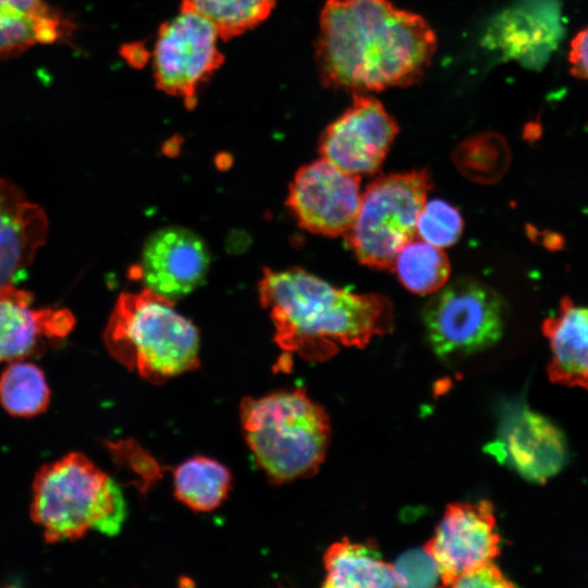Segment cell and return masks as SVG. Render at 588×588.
I'll use <instances>...</instances> for the list:
<instances>
[{"instance_id": "52a82bcc", "label": "cell", "mask_w": 588, "mask_h": 588, "mask_svg": "<svg viewBox=\"0 0 588 588\" xmlns=\"http://www.w3.org/2000/svg\"><path fill=\"white\" fill-rule=\"evenodd\" d=\"M505 318V303L500 294L471 278H461L441 287L421 311L427 341L442 359L493 346L503 334Z\"/></svg>"}, {"instance_id": "d4e9b609", "label": "cell", "mask_w": 588, "mask_h": 588, "mask_svg": "<svg viewBox=\"0 0 588 588\" xmlns=\"http://www.w3.org/2000/svg\"><path fill=\"white\" fill-rule=\"evenodd\" d=\"M392 566L396 587H432L440 580L438 565L425 548L403 553Z\"/></svg>"}, {"instance_id": "484cf974", "label": "cell", "mask_w": 588, "mask_h": 588, "mask_svg": "<svg viewBox=\"0 0 588 588\" xmlns=\"http://www.w3.org/2000/svg\"><path fill=\"white\" fill-rule=\"evenodd\" d=\"M501 569L493 563H487L469 573L458 577L452 587H471V588H507L513 587Z\"/></svg>"}, {"instance_id": "83f0119b", "label": "cell", "mask_w": 588, "mask_h": 588, "mask_svg": "<svg viewBox=\"0 0 588 588\" xmlns=\"http://www.w3.org/2000/svg\"><path fill=\"white\" fill-rule=\"evenodd\" d=\"M122 56L133 66H143L149 58L146 47L139 42L123 46Z\"/></svg>"}, {"instance_id": "603a6c76", "label": "cell", "mask_w": 588, "mask_h": 588, "mask_svg": "<svg viewBox=\"0 0 588 588\" xmlns=\"http://www.w3.org/2000/svg\"><path fill=\"white\" fill-rule=\"evenodd\" d=\"M453 161L469 180L493 183L501 179L507 169L510 149L499 134H477L461 143L454 150Z\"/></svg>"}, {"instance_id": "3957f363", "label": "cell", "mask_w": 588, "mask_h": 588, "mask_svg": "<svg viewBox=\"0 0 588 588\" xmlns=\"http://www.w3.org/2000/svg\"><path fill=\"white\" fill-rule=\"evenodd\" d=\"M110 355L143 379L161 384L199 366V332L174 301L147 287L121 293L107 322Z\"/></svg>"}, {"instance_id": "5b68a950", "label": "cell", "mask_w": 588, "mask_h": 588, "mask_svg": "<svg viewBox=\"0 0 588 588\" xmlns=\"http://www.w3.org/2000/svg\"><path fill=\"white\" fill-rule=\"evenodd\" d=\"M125 512L120 487L81 453L44 465L35 476L30 516L47 543L77 540L89 530L117 535Z\"/></svg>"}, {"instance_id": "2e32d148", "label": "cell", "mask_w": 588, "mask_h": 588, "mask_svg": "<svg viewBox=\"0 0 588 588\" xmlns=\"http://www.w3.org/2000/svg\"><path fill=\"white\" fill-rule=\"evenodd\" d=\"M542 332L551 350L549 379L588 390V306L562 297L558 313L543 320Z\"/></svg>"}, {"instance_id": "8992f818", "label": "cell", "mask_w": 588, "mask_h": 588, "mask_svg": "<svg viewBox=\"0 0 588 588\" xmlns=\"http://www.w3.org/2000/svg\"><path fill=\"white\" fill-rule=\"evenodd\" d=\"M430 188L426 170L381 175L367 185L344 235L360 264L393 268L400 250L416 236L417 218Z\"/></svg>"}, {"instance_id": "7402d4cb", "label": "cell", "mask_w": 588, "mask_h": 588, "mask_svg": "<svg viewBox=\"0 0 588 588\" xmlns=\"http://www.w3.org/2000/svg\"><path fill=\"white\" fill-rule=\"evenodd\" d=\"M181 7L206 19L220 39L229 40L266 21L275 0H182Z\"/></svg>"}, {"instance_id": "ac0fdd59", "label": "cell", "mask_w": 588, "mask_h": 588, "mask_svg": "<svg viewBox=\"0 0 588 588\" xmlns=\"http://www.w3.org/2000/svg\"><path fill=\"white\" fill-rule=\"evenodd\" d=\"M323 565L326 588L396 587L393 566L382 560L375 543L344 538L327 549Z\"/></svg>"}, {"instance_id": "9a60e30c", "label": "cell", "mask_w": 588, "mask_h": 588, "mask_svg": "<svg viewBox=\"0 0 588 588\" xmlns=\"http://www.w3.org/2000/svg\"><path fill=\"white\" fill-rule=\"evenodd\" d=\"M32 302L33 295L15 284L0 290V363L22 360L42 338L63 339L74 328L69 309H36Z\"/></svg>"}, {"instance_id": "e0dca14e", "label": "cell", "mask_w": 588, "mask_h": 588, "mask_svg": "<svg viewBox=\"0 0 588 588\" xmlns=\"http://www.w3.org/2000/svg\"><path fill=\"white\" fill-rule=\"evenodd\" d=\"M69 30V23L42 0H0V57L54 42Z\"/></svg>"}, {"instance_id": "ba28073f", "label": "cell", "mask_w": 588, "mask_h": 588, "mask_svg": "<svg viewBox=\"0 0 588 588\" xmlns=\"http://www.w3.org/2000/svg\"><path fill=\"white\" fill-rule=\"evenodd\" d=\"M216 28L193 10L181 7L179 14L159 27L152 51L157 88L194 109L201 87L224 61Z\"/></svg>"}, {"instance_id": "5bb4252c", "label": "cell", "mask_w": 588, "mask_h": 588, "mask_svg": "<svg viewBox=\"0 0 588 588\" xmlns=\"http://www.w3.org/2000/svg\"><path fill=\"white\" fill-rule=\"evenodd\" d=\"M48 234V218L10 181L0 177V290L14 285Z\"/></svg>"}, {"instance_id": "d6986e66", "label": "cell", "mask_w": 588, "mask_h": 588, "mask_svg": "<svg viewBox=\"0 0 588 588\" xmlns=\"http://www.w3.org/2000/svg\"><path fill=\"white\" fill-rule=\"evenodd\" d=\"M232 485L230 470L220 462L194 456L173 473L175 498L196 512H211L226 499Z\"/></svg>"}, {"instance_id": "8fae6325", "label": "cell", "mask_w": 588, "mask_h": 588, "mask_svg": "<svg viewBox=\"0 0 588 588\" xmlns=\"http://www.w3.org/2000/svg\"><path fill=\"white\" fill-rule=\"evenodd\" d=\"M493 506L489 501L452 503L424 546L436 561L442 585L452 586L500 554Z\"/></svg>"}, {"instance_id": "6da1fadb", "label": "cell", "mask_w": 588, "mask_h": 588, "mask_svg": "<svg viewBox=\"0 0 588 588\" xmlns=\"http://www.w3.org/2000/svg\"><path fill=\"white\" fill-rule=\"evenodd\" d=\"M436 47L428 22L389 0H328L315 59L326 86L368 94L418 82Z\"/></svg>"}, {"instance_id": "9c48e42d", "label": "cell", "mask_w": 588, "mask_h": 588, "mask_svg": "<svg viewBox=\"0 0 588 588\" xmlns=\"http://www.w3.org/2000/svg\"><path fill=\"white\" fill-rule=\"evenodd\" d=\"M399 126L383 105L369 94H353V101L322 132L320 157L357 176L379 170Z\"/></svg>"}, {"instance_id": "4fadbf2b", "label": "cell", "mask_w": 588, "mask_h": 588, "mask_svg": "<svg viewBox=\"0 0 588 588\" xmlns=\"http://www.w3.org/2000/svg\"><path fill=\"white\" fill-rule=\"evenodd\" d=\"M209 265V252L199 235L167 226L148 237L136 269L147 289L175 301L204 282Z\"/></svg>"}, {"instance_id": "7c38bea8", "label": "cell", "mask_w": 588, "mask_h": 588, "mask_svg": "<svg viewBox=\"0 0 588 588\" xmlns=\"http://www.w3.org/2000/svg\"><path fill=\"white\" fill-rule=\"evenodd\" d=\"M488 451L532 482H546L563 467L565 441L543 416L525 406L504 409L498 438Z\"/></svg>"}, {"instance_id": "30bf717a", "label": "cell", "mask_w": 588, "mask_h": 588, "mask_svg": "<svg viewBox=\"0 0 588 588\" xmlns=\"http://www.w3.org/2000/svg\"><path fill=\"white\" fill-rule=\"evenodd\" d=\"M360 199V176L320 157L297 170L286 205L304 230L336 237L344 236L352 226Z\"/></svg>"}, {"instance_id": "4316f807", "label": "cell", "mask_w": 588, "mask_h": 588, "mask_svg": "<svg viewBox=\"0 0 588 588\" xmlns=\"http://www.w3.org/2000/svg\"><path fill=\"white\" fill-rule=\"evenodd\" d=\"M568 61L572 74L588 82V27L572 39Z\"/></svg>"}, {"instance_id": "7a4b0ae2", "label": "cell", "mask_w": 588, "mask_h": 588, "mask_svg": "<svg viewBox=\"0 0 588 588\" xmlns=\"http://www.w3.org/2000/svg\"><path fill=\"white\" fill-rule=\"evenodd\" d=\"M258 293L278 346L308 362L324 360L340 346L364 347L393 327L384 296L338 289L298 267L265 269Z\"/></svg>"}, {"instance_id": "cb8c5ba5", "label": "cell", "mask_w": 588, "mask_h": 588, "mask_svg": "<svg viewBox=\"0 0 588 588\" xmlns=\"http://www.w3.org/2000/svg\"><path fill=\"white\" fill-rule=\"evenodd\" d=\"M463 231L460 211L442 199L425 203L417 222L416 234L425 242L444 248L456 243Z\"/></svg>"}, {"instance_id": "277c9868", "label": "cell", "mask_w": 588, "mask_h": 588, "mask_svg": "<svg viewBox=\"0 0 588 588\" xmlns=\"http://www.w3.org/2000/svg\"><path fill=\"white\" fill-rule=\"evenodd\" d=\"M240 417L254 460L271 482L317 473L327 453L330 422L304 389L244 397Z\"/></svg>"}, {"instance_id": "44dd1931", "label": "cell", "mask_w": 588, "mask_h": 588, "mask_svg": "<svg viewBox=\"0 0 588 588\" xmlns=\"http://www.w3.org/2000/svg\"><path fill=\"white\" fill-rule=\"evenodd\" d=\"M50 390L44 371L32 363L12 362L0 376V403L11 415L34 417L44 413Z\"/></svg>"}, {"instance_id": "ffe728a7", "label": "cell", "mask_w": 588, "mask_h": 588, "mask_svg": "<svg viewBox=\"0 0 588 588\" xmlns=\"http://www.w3.org/2000/svg\"><path fill=\"white\" fill-rule=\"evenodd\" d=\"M392 269L401 283L416 294L439 291L450 277V262L441 248L415 238L400 250Z\"/></svg>"}]
</instances>
